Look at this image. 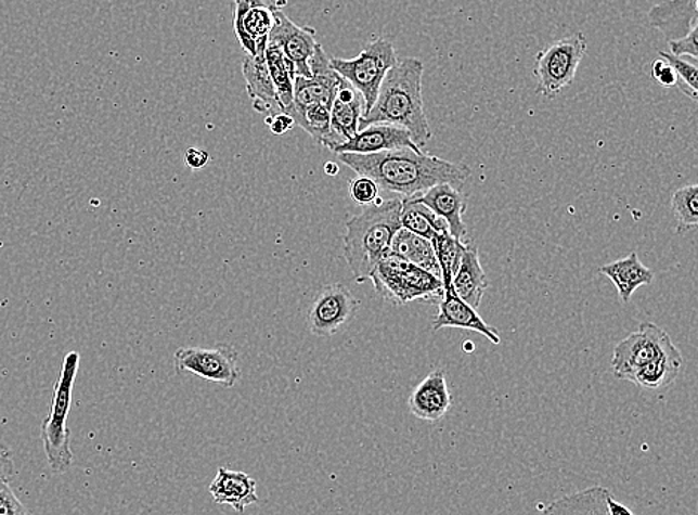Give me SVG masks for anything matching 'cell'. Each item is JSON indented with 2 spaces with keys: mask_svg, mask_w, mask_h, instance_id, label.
Returning <instances> with one entry per match:
<instances>
[{
  "mask_svg": "<svg viewBox=\"0 0 698 515\" xmlns=\"http://www.w3.org/2000/svg\"><path fill=\"white\" fill-rule=\"evenodd\" d=\"M269 46L279 48L293 63L295 77L311 78L309 60L318 46L313 27H299L285 12L276 10Z\"/></svg>",
  "mask_w": 698,
  "mask_h": 515,
  "instance_id": "obj_12",
  "label": "cell"
},
{
  "mask_svg": "<svg viewBox=\"0 0 698 515\" xmlns=\"http://www.w3.org/2000/svg\"><path fill=\"white\" fill-rule=\"evenodd\" d=\"M349 186L350 195H352L358 205L370 206L380 197V188L370 178H365V176H358L353 181H350Z\"/></svg>",
  "mask_w": 698,
  "mask_h": 515,
  "instance_id": "obj_33",
  "label": "cell"
},
{
  "mask_svg": "<svg viewBox=\"0 0 698 515\" xmlns=\"http://www.w3.org/2000/svg\"><path fill=\"white\" fill-rule=\"evenodd\" d=\"M672 210L675 214L677 234L688 233L698 227V185L681 186L672 195Z\"/></svg>",
  "mask_w": 698,
  "mask_h": 515,
  "instance_id": "obj_30",
  "label": "cell"
},
{
  "mask_svg": "<svg viewBox=\"0 0 698 515\" xmlns=\"http://www.w3.org/2000/svg\"><path fill=\"white\" fill-rule=\"evenodd\" d=\"M423 72L425 65L421 59L409 57L398 62L386 75L376 103L362 117L359 130L370 124H392L409 131L422 150L432 139L423 102Z\"/></svg>",
  "mask_w": 698,
  "mask_h": 515,
  "instance_id": "obj_2",
  "label": "cell"
},
{
  "mask_svg": "<svg viewBox=\"0 0 698 515\" xmlns=\"http://www.w3.org/2000/svg\"><path fill=\"white\" fill-rule=\"evenodd\" d=\"M430 243H432L435 257L440 266L442 286L445 291L447 287L453 286V275L456 274L458 266H461L466 245L453 237L449 231L438 233Z\"/></svg>",
  "mask_w": 698,
  "mask_h": 515,
  "instance_id": "obj_29",
  "label": "cell"
},
{
  "mask_svg": "<svg viewBox=\"0 0 698 515\" xmlns=\"http://www.w3.org/2000/svg\"><path fill=\"white\" fill-rule=\"evenodd\" d=\"M329 62L333 69L361 93L366 114L376 103L382 83L388 72L397 65L398 57L393 43L388 39L378 38L370 42L358 57L350 60L334 57L329 59Z\"/></svg>",
  "mask_w": 698,
  "mask_h": 515,
  "instance_id": "obj_6",
  "label": "cell"
},
{
  "mask_svg": "<svg viewBox=\"0 0 698 515\" xmlns=\"http://www.w3.org/2000/svg\"><path fill=\"white\" fill-rule=\"evenodd\" d=\"M12 474H14V463H12L10 450L0 447V515L26 513V508L10 487Z\"/></svg>",
  "mask_w": 698,
  "mask_h": 515,
  "instance_id": "obj_31",
  "label": "cell"
},
{
  "mask_svg": "<svg viewBox=\"0 0 698 515\" xmlns=\"http://www.w3.org/2000/svg\"><path fill=\"white\" fill-rule=\"evenodd\" d=\"M413 198L429 207L441 219H444L447 226H449V233L453 237L458 239V241L465 237L466 227L462 217H464V211L466 210V203L457 186L452 185V183H438V185L429 188L425 193L414 195Z\"/></svg>",
  "mask_w": 698,
  "mask_h": 515,
  "instance_id": "obj_18",
  "label": "cell"
},
{
  "mask_svg": "<svg viewBox=\"0 0 698 515\" xmlns=\"http://www.w3.org/2000/svg\"><path fill=\"white\" fill-rule=\"evenodd\" d=\"M608 511L609 515H633L632 511H630L628 506L617 502L616 499L612 498V494L608 498Z\"/></svg>",
  "mask_w": 698,
  "mask_h": 515,
  "instance_id": "obj_38",
  "label": "cell"
},
{
  "mask_svg": "<svg viewBox=\"0 0 698 515\" xmlns=\"http://www.w3.org/2000/svg\"><path fill=\"white\" fill-rule=\"evenodd\" d=\"M608 489L602 486L590 487L582 492L557 499L544 506L540 515H609Z\"/></svg>",
  "mask_w": 698,
  "mask_h": 515,
  "instance_id": "obj_23",
  "label": "cell"
},
{
  "mask_svg": "<svg viewBox=\"0 0 698 515\" xmlns=\"http://www.w3.org/2000/svg\"><path fill=\"white\" fill-rule=\"evenodd\" d=\"M15 515H29V514H27V511H26V513L15 514Z\"/></svg>",
  "mask_w": 698,
  "mask_h": 515,
  "instance_id": "obj_40",
  "label": "cell"
},
{
  "mask_svg": "<svg viewBox=\"0 0 698 515\" xmlns=\"http://www.w3.org/2000/svg\"><path fill=\"white\" fill-rule=\"evenodd\" d=\"M209 492L217 504L233 506L237 513L258 502L257 481L241 471L219 468Z\"/></svg>",
  "mask_w": 698,
  "mask_h": 515,
  "instance_id": "obj_20",
  "label": "cell"
},
{
  "mask_svg": "<svg viewBox=\"0 0 698 515\" xmlns=\"http://www.w3.org/2000/svg\"><path fill=\"white\" fill-rule=\"evenodd\" d=\"M401 229L411 231V233L421 235L426 241L432 242V239L442 231H449V226L444 219L435 215L429 207L422 205L413 197L402 198Z\"/></svg>",
  "mask_w": 698,
  "mask_h": 515,
  "instance_id": "obj_26",
  "label": "cell"
},
{
  "mask_svg": "<svg viewBox=\"0 0 698 515\" xmlns=\"http://www.w3.org/2000/svg\"><path fill=\"white\" fill-rule=\"evenodd\" d=\"M669 53L676 55V57H682V55H689L697 62L698 51H697V29L689 31L687 36L680 39H673L669 41Z\"/></svg>",
  "mask_w": 698,
  "mask_h": 515,
  "instance_id": "obj_34",
  "label": "cell"
},
{
  "mask_svg": "<svg viewBox=\"0 0 698 515\" xmlns=\"http://www.w3.org/2000/svg\"><path fill=\"white\" fill-rule=\"evenodd\" d=\"M651 75L660 86L675 87L677 83L675 70H673L663 59H658L654 62Z\"/></svg>",
  "mask_w": 698,
  "mask_h": 515,
  "instance_id": "obj_35",
  "label": "cell"
},
{
  "mask_svg": "<svg viewBox=\"0 0 698 515\" xmlns=\"http://www.w3.org/2000/svg\"><path fill=\"white\" fill-rule=\"evenodd\" d=\"M364 114L365 103L361 93L352 83L341 78L333 106H331V131L334 134L335 147L349 141L358 133L359 124H361Z\"/></svg>",
  "mask_w": 698,
  "mask_h": 515,
  "instance_id": "obj_15",
  "label": "cell"
},
{
  "mask_svg": "<svg viewBox=\"0 0 698 515\" xmlns=\"http://www.w3.org/2000/svg\"><path fill=\"white\" fill-rule=\"evenodd\" d=\"M660 59L665 60L668 65L675 70L677 77L676 86L680 87L682 93L687 94L688 98L697 100L698 98V69L697 63H688L687 60L676 57L665 51H660Z\"/></svg>",
  "mask_w": 698,
  "mask_h": 515,
  "instance_id": "obj_32",
  "label": "cell"
},
{
  "mask_svg": "<svg viewBox=\"0 0 698 515\" xmlns=\"http://www.w3.org/2000/svg\"><path fill=\"white\" fill-rule=\"evenodd\" d=\"M178 374L191 373L231 389L241 381L237 351L230 346L181 347L174 353Z\"/></svg>",
  "mask_w": 698,
  "mask_h": 515,
  "instance_id": "obj_9",
  "label": "cell"
},
{
  "mask_svg": "<svg viewBox=\"0 0 698 515\" xmlns=\"http://www.w3.org/2000/svg\"><path fill=\"white\" fill-rule=\"evenodd\" d=\"M676 350L680 349L664 330L656 323H641L636 333L630 334L613 349V374L620 381L632 382L637 371Z\"/></svg>",
  "mask_w": 698,
  "mask_h": 515,
  "instance_id": "obj_8",
  "label": "cell"
},
{
  "mask_svg": "<svg viewBox=\"0 0 698 515\" xmlns=\"http://www.w3.org/2000/svg\"><path fill=\"white\" fill-rule=\"evenodd\" d=\"M370 281H373L382 298L397 306L409 305L417 299L440 301L444 295L441 279L390 254L377 263Z\"/></svg>",
  "mask_w": 698,
  "mask_h": 515,
  "instance_id": "obj_5",
  "label": "cell"
},
{
  "mask_svg": "<svg viewBox=\"0 0 698 515\" xmlns=\"http://www.w3.org/2000/svg\"><path fill=\"white\" fill-rule=\"evenodd\" d=\"M359 301L341 283L323 286L307 313V329L316 337H331L357 317Z\"/></svg>",
  "mask_w": 698,
  "mask_h": 515,
  "instance_id": "obj_10",
  "label": "cell"
},
{
  "mask_svg": "<svg viewBox=\"0 0 698 515\" xmlns=\"http://www.w3.org/2000/svg\"><path fill=\"white\" fill-rule=\"evenodd\" d=\"M242 72L246 81L247 94L253 99L254 110L259 114H264L266 117L267 115L283 114L276 88L271 81L269 67H267L266 53L254 55V57L246 55L243 60Z\"/></svg>",
  "mask_w": 698,
  "mask_h": 515,
  "instance_id": "obj_19",
  "label": "cell"
},
{
  "mask_svg": "<svg viewBox=\"0 0 698 515\" xmlns=\"http://www.w3.org/2000/svg\"><path fill=\"white\" fill-rule=\"evenodd\" d=\"M682 363H684V359H682L681 351H673V353L665 355V357L657 359L637 371L633 375L632 382L634 385L641 386L642 389H665L676 381Z\"/></svg>",
  "mask_w": 698,
  "mask_h": 515,
  "instance_id": "obj_27",
  "label": "cell"
},
{
  "mask_svg": "<svg viewBox=\"0 0 698 515\" xmlns=\"http://www.w3.org/2000/svg\"><path fill=\"white\" fill-rule=\"evenodd\" d=\"M185 162L191 169L199 170L210 162V155L207 151L198 150V147H190L185 153Z\"/></svg>",
  "mask_w": 698,
  "mask_h": 515,
  "instance_id": "obj_37",
  "label": "cell"
},
{
  "mask_svg": "<svg viewBox=\"0 0 698 515\" xmlns=\"http://www.w3.org/2000/svg\"><path fill=\"white\" fill-rule=\"evenodd\" d=\"M409 407L411 413L422 421H441L452 407V394L447 386L444 371H432L410 395Z\"/></svg>",
  "mask_w": 698,
  "mask_h": 515,
  "instance_id": "obj_16",
  "label": "cell"
},
{
  "mask_svg": "<svg viewBox=\"0 0 698 515\" xmlns=\"http://www.w3.org/2000/svg\"><path fill=\"white\" fill-rule=\"evenodd\" d=\"M266 123L269 124L271 133L285 134L295 126V121L288 114L267 115Z\"/></svg>",
  "mask_w": 698,
  "mask_h": 515,
  "instance_id": "obj_36",
  "label": "cell"
},
{
  "mask_svg": "<svg viewBox=\"0 0 698 515\" xmlns=\"http://www.w3.org/2000/svg\"><path fill=\"white\" fill-rule=\"evenodd\" d=\"M338 159L358 176H365L380 190L414 197L438 183L464 185L469 167L435 155L416 153L410 147L377 154H338Z\"/></svg>",
  "mask_w": 698,
  "mask_h": 515,
  "instance_id": "obj_1",
  "label": "cell"
},
{
  "mask_svg": "<svg viewBox=\"0 0 698 515\" xmlns=\"http://www.w3.org/2000/svg\"><path fill=\"white\" fill-rule=\"evenodd\" d=\"M587 39L578 31L558 39L538 53L533 67L538 94L556 99L565 88L572 86L578 67L587 54Z\"/></svg>",
  "mask_w": 698,
  "mask_h": 515,
  "instance_id": "obj_7",
  "label": "cell"
},
{
  "mask_svg": "<svg viewBox=\"0 0 698 515\" xmlns=\"http://www.w3.org/2000/svg\"><path fill=\"white\" fill-rule=\"evenodd\" d=\"M277 0H234V30L247 55L264 54Z\"/></svg>",
  "mask_w": 698,
  "mask_h": 515,
  "instance_id": "obj_11",
  "label": "cell"
},
{
  "mask_svg": "<svg viewBox=\"0 0 698 515\" xmlns=\"http://www.w3.org/2000/svg\"><path fill=\"white\" fill-rule=\"evenodd\" d=\"M600 273L608 275L624 305L630 302L633 294L641 286L651 285L654 282V271L644 266L637 254L634 253L630 254L628 258L618 259L616 262L600 267Z\"/></svg>",
  "mask_w": 698,
  "mask_h": 515,
  "instance_id": "obj_22",
  "label": "cell"
},
{
  "mask_svg": "<svg viewBox=\"0 0 698 515\" xmlns=\"http://www.w3.org/2000/svg\"><path fill=\"white\" fill-rule=\"evenodd\" d=\"M410 150L422 153L421 147L413 142L411 134L402 127L392 124H370L358 131L349 141L341 143L333 151L334 154H377L383 151Z\"/></svg>",
  "mask_w": 698,
  "mask_h": 515,
  "instance_id": "obj_13",
  "label": "cell"
},
{
  "mask_svg": "<svg viewBox=\"0 0 698 515\" xmlns=\"http://www.w3.org/2000/svg\"><path fill=\"white\" fill-rule=\"evenodd\" d=\"M401 210L402 198L378 197L347 221L342 253L358 283L370 281L377 263L390 254L393 235L401 229Z\"/></svg>",
  "mask_w": 698,
  "mask_h": 515,
  "instance_id": "obj_3",
  "label": "cell"
},
{
  "mask_svg": "<svg viewBox=\"0 0 698 515\" xmlns=\"http://www.w3.org/2000/svg\"><path fill=\"white\" fill-rule=\"evenodd\" d=\"M390 255L404 259L413 263L418 269L429 271L435 278L441 279L440 266L435 257L432 243L421 237V235L411 233L405 229H399L392 239L390 245Z\"/></svg>",
  "mask_w": 698,
  "mask_h": 515,
  "instance_id": "obj_24",
  "label": "cell"
},
{
  "mask_svg": "<svg viewBox=\"0 0 698 515\" xmlns=\"http://www.w3.org/2000/svg\"><path fill=\"white\" fill-rule=\"evenodd\" d=\"M432 329L435 331L442 329L469 330L484 335L493 345L501 343L497 330L486 323L474 307L466 305L464 299L458 298V295L454 293L453 286L447 287L444 295L440 299L438 314L434 319Z\"/></svg>",
  "mask_w": 698,
  "mask_h": 515,
  "instance_id": "obj_14",
  "label": "cell"
},
{
  "mask_svg": "<svg viewBox=\"0 0 698 515\" xmlns=\"http://www.w3.org/2000/svg\"><path fill=\"white\" fill-rule=\"evenodd\" d=\"M78 369L79 353L78 351H69L63 361L59 381L55 383L50 414L42 423L41 437L48 465L57 474L66 473L74 462L67 417L70 413L72 394H74Z\"/></svg>",
  "mask_w": 698,
  "mask_h": 515,
  "instance_id": "obj_4",
  "label": "cell"
},
{
  "mask_svg": "<svg viewBox=\"0 0 698 515\" xmlns=\"http://www.w3.org/2000/svg\"><path fill=\"white\" fill-rule=\"evenodd\" d=\"M453 289L466 305L478 309L486 289L489 287L488 275L482 270L477 246L466 245L461 266L453 275Z\"/></svg>",
  "mask_w": 698,
  "mask_h": 515,
  "instance_id": "obj_21",
  "label": "cell"
},
{
  "mask_svg": "<svg viewBox=\"0 0 698 515\" xmlns=\"http://www.w3.org/2000/svg\"><path fill=\"white\" fill-rule=\"evenodd\" d=\"M319 145L333 153L335 139L331 131V107L323 105L290 106L285 112Z\"/></svg>",
  "mask_w": 698,
  "mask_h": 515,
  "instance_id": "obj_25",
  "label": "cell"
},
{
  "mask_svg": "<svg viewBox=\"0 0 698 515\" xmlns=\"http://www.w3.org/2000/svg\"><path fill=\"white\" fill-rule=\"evenodd\" d=\"M648 20L668 41L684 38L698 29L697 0H661L649 10Z\"/></svg>",
  "mask_w": 698,
  "mask_h": 515,
  "instance_id": "obj_17",
  "label": "cell"
},
{
  "mask_svg": "<svg viewBox=\"0 0 698 515\" xmlns=\"http://www.w3.org/2000/svg\"><path fill=\"white\" fill-rule=\"evenodd\" d=\"M266 63L269 67L271 81L276 88L279 102H281L283 114L293 106L294 102V79L295 70L293 63L289 62L279 48L267 46Z\"/></svg>",
  "mask_w": 698,
  "mask_h": 515,
  "instance_id": "obj_28",
  "label": "cell"
},
{
  "mask_svg": "<svg viewBox=\"0 0 698 515\" xmlns=\"http://www.w3.org/2000/svg\"><path fill=\"white\" fill-rule=\"evenodd\" d=\"M325 171H326V175L335 176L338 173V171H340V169H338V166L335 165V163L328 162L325 165Z\"/></svg>",
  "mask_w": 698,
  "mask_h": 515,
  "instance_id": "obj_39",
  "label": "cell"
}]
</instances>
